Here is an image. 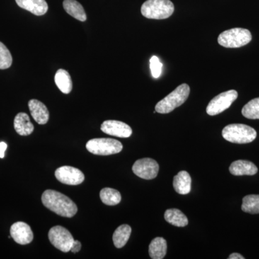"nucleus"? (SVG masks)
I'll use <instances>...</instances> for the list:
<instances>
[{
    "label": "nucleus",
    "instance_id": "28",
    "mask_svg": "<svg viewBox=\"0 0 259 259\" xmlns=\"http://www.w3.org/2000/svg\"><path fill=\"white\" fill-rule=\"evenodd\" d=\"M81 243H80L79 241H77V240H74V243H73L72 245H71V250H70V251L74 253H78V252L81 250Z\"/></svg>",
    "mask_w": 259,
    "mask_h": 259
},
{
    "label": "nucleus",
    "instance_id": "20",
    "mask_svg": "<svg viewBox=\"0 0 259 259\" xmlns=\"http://www.w3.org/2000/svg\"><path fill=\"white\" fill-rule=\"evenodd\" d=\"M55 82L61 93L69 94L72 90V80L66 70H58L55 75Z\"/></svg>",
    "mask_w": 259,
    "mask_h": 259
},
{
    "label": "nucleus",
    "instance_id": "16",
    "mask_svg": "<svg viewBox=\"0 0 259 259\" xmlns=\"http://www.w3.org/2000/svg\"><path fill=\"white\" fill-rule=\"evenodd\" d=\"M15 131L20 136H29L33 132L34 125L30 122L28 114L20 112L15 116L14 120Z\"/></svg>",
    "mask_w": 259,
    "mask_h": 259
},
{
    "label": "nucleus",
    "instance_id": "18",
    "mask_svg": "<svg viewBox=\"0 0 259 259\" xmlns=\"http://www.w3.org/2000/svg\"><path fill=\"white\" fill-rule=\"evenodd\" d=\"M63 6L65 11L76 20L81 22L87 20V15L82 5L76 0H64Z\"/></svg>",
    "mask_w": 259,
    "mask_h": 259
},
{
    "label": "nucleus",
    "instance_id": "25",
    "mask_svg": "<svg viewBox=\"0 0 259 259\" xmlns=\"http://www.w3.org/2000/svg\"><path fill=\"white\" fill-rule=\"evenodd\" d=\"M242 115L248 119H259V97L248 102L242 109Z\"/></svg>",
    "mask_w": 259,
    "mask_h": 259
},
{
    "label": "nucleus",
    "instance_id": "5",
    "mask_svg": "<svg viewBox=\"0 0 259 259\" xmlns=\"http://www.w3.org/2000/svg\"><path fill=\"white\" fill-rule=\"evenodd\" d=\"M251 40L252 35L249 30L240 28L226 30L220 34L218 38L220 45L231 49L244 47L249 44Z\"/></svg>",
    "mask_w": 259,
    "mask_h": 259
},
{
    "label": "nucleus",
    "instance_id": "19",
    "mask_svg": "<svg viewBox=\"0 0 259 259\" xmlns=\"http://www.w3.org/2000/svg\"><path fill=\"white\" fill-rule=\"evenodd\" d=\"M150 257L153 259H163L166 254L167 243L164 238L157 237L151 242L148 248Z\"/></svg>",
    "mask_w": 259,
    "mask_h": 259
},
{
    "label": "nucleus",
    "instance_id": "11",
    "mask_svg": "<svg viewBox=\"0 0 259 259\" xmlns=\"http://www.w3.org/2000/svg\"><path fill=\"white\" fill-rule=\"evenodd\" d=\"M10 236L17 243L27 245L33 240V233L27 223L17 222L10 228Z\"/></svg>",
    "mask_w": 259,
    "mask_h": 259
},
{
    "label": "nucleus",
    "instance_id": "8",
    "mask_svg": "<svg viewBox=\"0 0 259 259\" xmlns=\"http://www.w3.org/2000/svg\"><path fill=\"white\" fill-rule=\"evenodd\" d=\"M238 94L236 90H229L214 97L207 105L206 111L209 115H217L224 112L231 106L238 98Z\"/></svg>",
    "mask_w": 259,
    "mask_h": 259
},
{
    "label": "nucleus",
    "instance_id": "13",
    "mask_svg": "<svg viewBox=\"0 0 259 259\" xmlns=\"http://www.w3.org/2000/svg\"><path fill=\"white\" fill-rule=\"evenodd\" d=\"M229 171L234 176H253L256 175L258 168L251 161L238 160L231 163Z\"/></svg>",
    "mask_w": 259,
    "mask_h": 259
},
{
    "label": "nucleus",
    "instance_id": "3",
    "mask_svg": "<svg viewBox=\"0 0 259 259\" xmlns=\"http://www.w3.org/2000/svg\"><path fill=\"white\" fill-rule=\"evenodd\" d=\"M223 139L233 144H249L256 139L257 133L253 127L244 124H231L223 130Z\"/></svg>",
    "mask_w": 259,
    "mask_h": 259
},
{
    "label": "nucleus",
    "instance_id": "14",
    "mask_svg": "<svg viewBox=\"0 0 259 259\" xmlns=\"http://www.w3.org/2000/svg\"><path fill=\"white\" fill-rule=\"evenodd\" d=\"M30 114L34 120L40 125L47 124L49 120V112L42 102L37 100H31L28 102Z\"/></svg>",
    "mask_w": 259,
    "mask_h": 259
},
{
    "label": "nucleus",
    "instance_id": "29",
    "mask_svg": "<svg viewBox=\"0 0 259 259\" xmlns=\"http://www.w3.org/2000/svg\"><path fill=\"white\" fill-rule=\"evenodd\" d=\"M8 145L5 144V142L0 143V158L5 157V152L6 151Z\"/></svg>",
    "mask_w": 259,
    "mask_h": 259
},
{
    "label": "nucleus",
    "instance_id": "1",
    "mask_svg": "<svg viewBox=\"0 0 259 259\" xmlns=\"http://www.w3.org/2000/svg\"><path fill=\"white\" fill-rule=\"evenodd\" d=\"M44 205L52 212L65 218H72L77 212V206L69 198L60 192L55 190H46L42 194Z\"/></svg>",
    "mask_w": 259,
    "mask_h": 259
},
{
    "label": "nucleus",
    "instance_id": "24",
    "mask_svg": "<svg viewBox=\"0 0 259 259\" xmlns=\"http://www.w3.org/2000/svg\"><path fill=\"white\" fill-rule=\"evenodd\" d=\"M241 209L250 214H259V194H250L243 197Z\"/></svg>",
    "mask_w": 259,
    "mask_h": 259
},
{
    "label": "nucleus",
    "instance_id": "6",
    "mask_svg": "<svg viewBox=\"0 0 259 259\" xmlns=\"http://www.w3.org/2000/svg\"><path fill=\"white\" fill-rule=\"evenodd\" d=\"M86 148L93 154L109 156L120 153L122 150V144L115 139H94L88 141Z\"/></svg>",
    "mask_w": 259,
    "mask_h": 259
},
{
    "label": "nucleus",
    "instance_id": "12",
    "mask_svg": "<svg viewBox=\"0 0 259 259\" xmlns=\"http://www.w3.org/2000/svg\"><path fill=\"white\" fill-rule=\"evenodd\" d=\"M101 131L105 134L119 138H129L133 133L128 125L117 120L105 121L102 124Z\"/></svg>",
    "mask_w": 259,
    "mask_h": 259
},
{
    "label": "nucleus",
    "instance_id": "7",
    "mask_svg": "<svg viewBox=\"0 0 259 259\" xmlns=\"http://www.w3.org/2000/svg\"><path fill=\"white\" fill-rule=\"evenodd\" d=\"M49 238L51 244L57 249L67 253L71 250L74 239L67 229L62 226H54L49 232Z\"/></svg>",
    "mask_w": 259,
    "mask_h": 259
},
{
    "label": "nucleus",
    "instance_id": "30",
    "mask_svg": "<svg viewBox=\"0 0 259 259\" xmlns=\"http://www.w3.org/2000/svg\"><path fill=\"white\" fill-rule=\"evenodd\" d=\"M244 257L241 254L238 253H233L232 254L230 255V256L228 257V259H244Z\"/></svg>",
    "mask_w": 259,
    "mask_h": 259
},
{
    "label": "nucleus",
    "instance_id": "4",
    "mask_svg": "<svg viewBox=\"0 0 259 259\" xmlns=\"http://www.w3.org/2000/svg\"><path fill=\"white\" fill-rule=\"evenodd\" d=\"M175 12V5L170 0H147L141 7V13L145 18L164 20Z\"/></svg>",
    "mask_w": 259,
    "mask_h": 259
},
{
    "label": "nucleus",
    "instance_id": "26",
    "mask_svg": "<svg viewBox=\"0 0 259 259\" xmlns=\"http://www.w3.org/2000/svg\"><path fill=\"white\" fill-rule=\"evenodd\" d=\"M13 64V57L8 48L0 42V69H7Z\"/></svg>",
    "mask_w": 259,
    "mask_h": 259
},
{
    "label": "nucleus",
    "instance_id": "17",
    "mask_svg": "<svg viewBox=\"0 0 259 259\" xmlns=\"http://www.w3.org/2000/svg\"><path fill=\"white\" fill-rule=\"evenodd\" d=\"M192 179L190 174L186 171L179 172L174 178L173 186L177 193L187 194L191 192Z\"/></svg>",
    "mask_w": 259,
    "mask_h": 259
},
{
    "label": "nucleus",
    "instance_id": "10",
    "mask_svg": "<svg viewBox=\"0 0 259 259\" xmlns=\"http://www.w3.org/2000/svg\"><path fill=\"white\" fill-rule=\"evenodd\" d=\"M56 178L67 185H79L84 180V175L78 168L69 166H61L55 172Z\"/></svg>",
    "mask_w": 259,
    "mask_h": 259
},
{
    "label": "nucleus",
    "instance_id": "21",
    "mask_svg": "<svg viewBox=\"0 0 259 259\" xmlns=\"http://www.w3.org/2000/svg\"><path fill=\"white\" fill-rule=\"evenodd\" d=\"M131 231L132 230L128 225H122L115 230L112 236V240L116 248H121L125 246L128 241Z\"/></svg>",
    "mask_w": 259,
    "mask_h": 259
},
{
    "label": "nucleus",
    "instance_id": "27",
    "mask_svg": "<svg viewBox=\"0 0 259 259\" xmlns=\"http://www.w3.org/2000/svg\"><path fill=\"white\" fill-rule=\"evenodd\" d=\"M163 64L159 61L157 56H153L150 59V69H151V74L155 79H157L161 76Z\"/></svg>",
    "mask_w": 259,
    "mask_h": 259
},
{
    "label": "nucleus",
    "instance_id": "15",
    "mask_svg": "<svg viewBox=\"0 0 259 259\" xmlns=\"http://www.w3.org/2000/svg\"><path fill=\"white\" fill-rule=\"evenodd\" d=\"M20 8L28 10L37 16L45 15L49 10L46 0H15Z\"/></svg>",
    "mask_w": 259,
    "mask_h": 259
},
{
    "label": "nucleus",
    "instance_id": "22",
    "mask_svg": "<svg viewBox=\"0 0 259 259\" xmlns=\"http://www.w3.org/2000/svg\"><path fill=\"white\" fill-rule=\"evenodd\" d=\"M165 220L176 227H185L188 225V219L182 211L178 209H167L164 214Z\"/></svg>",
    "mask_w": 259,
    "mask_h": 259
},
{
    "label": "nucleus",
    "instance_id": "9",
    "mask_svg": "<svg viewBox=\"0 0 259 259\" xmlns=\"http://www.w3.org/2000/svg\"><path fill=\"white\" fill-rule=\"evenodd\" d=\"M132 169L136 176L150 180L157 177L159 165L152 158H144L135 162Z\"/></svg>",
    "mask_w": 259,
    "mask_h": 259
},
{
    "label": "nucleus",
    "instance_id": "23",
    "mask_svg": "<svg viewBox=\"0 0 259 259\" xmlns=\"http://www.w3.org/2000/svg\"><path fill=\"white\" fill-rule=\"evenodd\" d=\"M100 199L104 204L107 205L113 206L120 203L121 201V194L118 191L115 189L104 188L102 189L100 194Z\"/></svg>",
    "mask_w": 259,
    "mask_h": 259
},
{
    "label": "nucleus",
    "instance_id": "2",
    "mask_svg": "<svg viewBox=\"0 0 259 259\" xmlns=\"http://www.w3.org/2000/svg\"><path fill=\"white\" fill-rule=\"evenodd\" d=\"M190 93V88L187 83L177 87L172 93L158 102L155 107L156 112L161 114L169 113L177 107L183 105Z\"/></svg>",
    "mask_w": 259,
    "mask_h": 259
}]
</instances>
